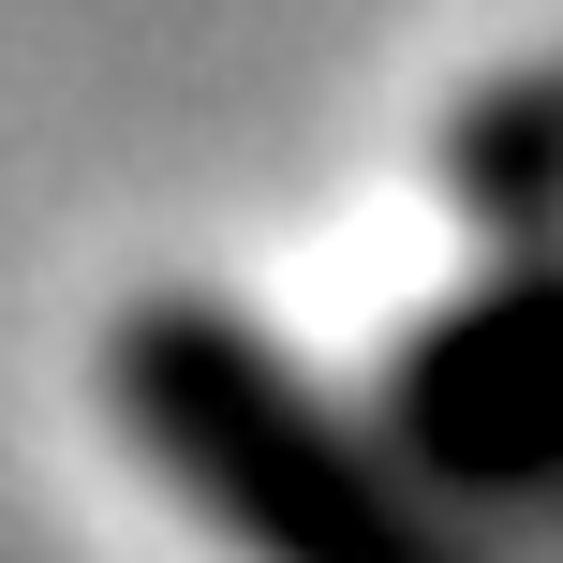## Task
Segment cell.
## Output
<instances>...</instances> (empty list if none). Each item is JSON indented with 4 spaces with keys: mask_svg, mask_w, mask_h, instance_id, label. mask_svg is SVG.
Segmentation results:
<instances>
[{
    "mask_svg": "<svg viewBox=\"0 0 563 563\" xmlns=\"http://www.w3.org/2000/svg\"><path fill=\"white\" fill-rule=\"evenodd\" d=\"M104 416L223 563H519L238 297H134L104 327Z\"/></svg>",
    "mask_w": 563,
    "mask_h": 563,
    "instance_id": "6da1fadb",
    "label": "cell"
},
{
    "mask_svg": "<svg viewBox=\"0 0 563 563\" xmlns=\"http://www.w3.org/2000/svg\"><path fill=\"white\" fill-rule=\"evenodd\" d=\"M371 430L475 519L563 505V238H489V267L400 327Z\"/></svg>",
    "mask_w": 563,
    "mask_h": 563,
    "instance_id": "7a4b0ae2",
    "label": "cell"
},
{
    "mask_svg": "<svg viewBox=\"0 0 563 563\" xmlns=\"http://www.w3.org/2000/svg\"><path fill=\"white\" fill-rule=\"evenodd\" d=\"M460 208L489 238H563V75H505L460 119Z\"/></svg>",
    "mask_w": 563,
    "mask_h": 563,
    "instance_id": "3957f363",
    "label": "cell"
}]
</instances>
